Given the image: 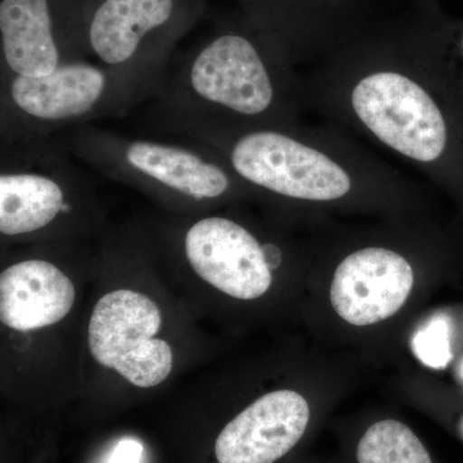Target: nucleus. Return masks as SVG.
Masks as SVG:
<instances>
[{
  "mask_svg": "<svg viewBox=\"0 0 463 463\" xmlns=\"http://www.w3.org/2000/svg\"><path fill=\"white\" fill-rule=\"evenodd\" d=\"M240 12L269 35L303 71L364 38L385 20L377 0H237Z\"/></svg>",
  "mask_w": 463,
  "mask_h": 463,
  "instance_id": "obj_8",
  "label": "nucleus"
},
{
  "mask_svg": "<svg viewBox=\"0 0 463 463\" xmlns=\"http://www.w3.org/2000/svg\"><path fill=\"white\" fill-rule=\"evenodd\" d=\"M183 252L203 281L240 300L263 297L285 260L282 246L260 240L231 216L210 215L188 225Z\"/></svg>",
  "mask_w": 463,
  "mask_h": 463,
  "instance_id": "obj_10",
  "label": "nucleus"
},
{
  "mask_svg": "<svg viewBox=\"0 0 463 463\" xmlns=\"http://www.w3.org/2000/svg\"><path fill=\"white\" fill-rule=\"evenodd\" d=\"M456 432L459 439L463 441V413L458 417L456 421Z\"/></svg>",
  "mask_w": 463,
  "mask_h": 463,
  "instance_id": "obj_19",
  "label": "nucleus"
},
{
  "mask_svg": "<svg viewBox=\"0 0 463 463\" xmlns=\"http://www.w3.org/2000/svg\"><path fill=\"white\" fill-rule=\"evenodd\" d=\"M75 298L74 283L47 259L17 261L0 276V319L12 330L56 325L69 315Z\"/></svg>",
  "mask_w": 463,
  "mask_h": 463,
  "instance_id": "obj_14",
  "label": "nucleus"
},
{
  "mask_svg": "<svg viewBox=\"0 0 463 463\" xmlns=\"http://www.w3.org/2000/svg\"><path fill=\"white\" fill-rule=\"evenodd\" d=\"M87 58L80 0H0V75L39 78Z\"/></svg>",
  "mask_w": 463,
  "mask_h": 463,
  "instance_id": "obj_11",
  "label": "nucleus"
},
{
  "mask_svg": "<svg viewBox=\"0 0 463 463\" xmlns=\"http://www.w3.org/2000/svg\"><path fill=\"white\" fill-rule=\"evenodd\" d=\"M303 74L307 111L420 174L439 182L463 178L453 109L414 50L407 16L383 21Z\"/></svg>",
  "mask_w": 463,
  "mask_h": 463,
  "instance_id": "obj_1",
  "label": "nucleus"
},
{
  "mask_svg": "<svg viewBox=\"0 0 463 463\" xmlns=\"http://www.w3.org/2000/svg\"><path fill=\"white\" fill-rule=\"evenodd\" d=\"M205 11L206 0H80L88 56L120 71L165 75Z\"/></svg>",
  "mask_w": 463,
  "mask_h": 463,
  "instance_id": "obj_7",
  "label": "nucleus"
},
{
  "mask_svg": "<svg viewBox=\"0 0 463 463\" xmlns=\"http://www.w3.org/2000/svg\"><path fill=\"white\" fill-rule=\"evenodd\" d=\"M164 76L120 71L91 58L39 78L0 75V142L121 118L151 99Z\"/></svg>",
  "mask_w": 463,
  "mask_h": 463,
  "instance_id": "obj_4",
  "label": "nucleus"
},
{
  "mask_svg": "<svg viewBox=\"0 0 463 463\" xmlns=\"http://www.w3.org/2000/svg\"><path fill=\"white\" fill-rule=\"evenodd\" d=\"M461 374H462V377H463V364L461 365Z\"/></svg>",
  "mask_w": 463,
  "mask_h": 463,
  "instance_id": "obj_20",
  "label": "nucleus"
},
{
  "mask_svg": "<svg viewBox=\"0 0 463 463\" xmlns=\"http://www.w3.org/2000/svg\"><path fill=\"white\" fill-rule=\"evenodd\" d=\"M413 285V267L404 254L389 246H364L337 264L331 303L344 321L364 327L397 315Z\"/></svg>",
  "mask_w": 463,
  "mask_h": 463,
  "instance_id": "obj_12",
  "label": "nucleus"
},
{
  "mask_svg": "<svg viewBox=\"0 0 463 463\" xmlns=\"http://www.w3.org/2000/svg\"><path fill=\"white\" fill-rule=\"evenodd\" d=\"M161 325L160 307L152 298L132 289L109 292L91 313V355L138 388L160 385L173 370L172 346L155 337Z\"/></svg>",
  "mask_w": 463,
  "mask_h": 463,
  "instance_id": "obj_9",
  "label": "nucleus"
},
{
  "mask_svg": "<svg viewBox=\"0 0 463 463\" xmlns=\"http://www.w3.org/2000/svg\"><path fill=\"white\" fill-rule=\"evenodd\" d=\"M413 5V9L421 12H438L439 9L438 0H408Z\"/></svg>",
  "mask_w": 463,
  "mask_h": 463,
  "instance_id": "obj_18",
  "label": "nucleus"
},
{
  "mask_svg": "<svg viewBox=\"0 0 463 463\" xmlns=\"http://www.w3.org/2000/svg\"><path fill=\"white\" fill-rule=\"evenodd\" d=\"M172 137L214 149L250 194L285 203H390L410 196L412 187L407 174L328 121L317 127L191 128Z\"/></svg>",
  "mask_w": 463,
  "mask_h": 463,
  "instance_id": "obj_3",
  "label": "nucleus"
},
{
  "mask_svg": "<svg viewBox=\"0 0 463 463\" xmlns=\"http://www.w3.org/2000/svg\"><path fill=\"white\" fill-rule=\"evenodd\" d=\"M354 463H435L412 429L386 419L368 426L356 439Z\"/></svg>",
  "mask_w": 463,
  "mask_h": 463,
  "instance_id": "obj_15",
  "label": "nucleus"
},
{
  "mask_svg": "<svg viewBox=\"0 0 463 463\" xmlns=\"http://www.w3.org/2000/svg\"><path fill=\"white\" fill-rule=\"evenodd\" d=\"M62 136L84 165L160 199L203 207L250 194L224 158L200 143L136 138L94 124Z\"/></svg>",
  "mask_w": 463,
  "mask_h": 463,
  "instance_id": "obj_5",
  "label": "nucleus"
},
{
  "mask_svg": "<svg viewBox=\"0 0 463 463\" xmlns=\"http://www.w3.org/2000/svg\"><path fill=\"white\" fill-rule=\"evenodd\" d=\"M413 350L417 358L429 367H447L452 359L450 326L444 317L432 318L413 337Z\"/></svg>",
  "mask_w": 463,
  "mask_h": 463,
  "instance_id": "obj_16",
  "label": "nucleus"
},
{
  "mask_svg": "<svg viewBox=\"0 0 463 463\" xmlns=\"http://www.w3.org/2000/svg\"><path fill=\"white\" fill-rule=\"evenodd\" d=\"M312 411L303 395L279 390L257 399L224 426L215 441L218 463H276L306 437Z\"/></svg>",
  "mask_w": 463,
  "mask_h": 463,
  "instance_id": "obj_13",
  "label": "nucleus"
},
{
  "mask_svg": "<svg viewBox=\"0 0 463 463\" xmlns=\"http://www.w3.org/2000/svg\"><path fill=\"white\" fill-rule=\"evenodd\" d=\"M143 447L134 439L118 441L109 457L108 463H141Z\"/></svg>",
  "mask_w": 463,
  "mask_h": 463,
  "instance_id": "obj_17",
  "label": "nucleus"
},
{
  "mask_svg": "<svg viewBox=\"0 0 463 463\" xmlns=\"http://www.w3.org/2000/svg\"><path fill=\"white\" fill-rule=\"evenodd\" d=\"M151 102L149 124L164 136L294 127L307 111L303 71L240 11L166 71Z\"/></svg>",
  "mask_w": 463,
  "mask_h": 463,
  "instance_id": "obj_2",
  "label": "nucleus"
},
{
  "mask_svg": "<svg viewBox=\"0 0 463 463\" xmlns=\"http://www.w3.org/2000/svg\"><path fill=\"white\" fill-rule=\"evenodd\" d=\"M85 174L61 134L0 142V233L36 236L75 218Z\"/></svg>",
  "mask_w": 463,
  "mask_h": 463,
  "instance_id": "obj_6",
  "label": "nucleus"
}]
</instances>
